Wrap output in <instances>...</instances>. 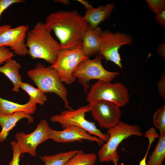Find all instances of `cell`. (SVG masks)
Instances as JSON below:
<instances>
[{
  "instance_id": "cell-6",
  "label": "cell",
  "mask_w": 165,
  "mask_h": 165,
  "mask_svg": "<svg viewBox=\"0 0 165 165\" xmlns=\"http://www.w3.org/2000/svg\"><path fill=\"white\" fill-rule=\"evenodd\" d=\"M102 57L100 55L90 60L87 58L78 65L73 73V75L78 80L85 92L89 88V83L93 79H97L107 82H110L116 76L120 75L119 72H110L105 69L101 63Z\"/></svg>"
},
{
  "instance_id": "cell-32",
  "label": "cell",
  "mask_w": 165,
  "mask_h": 165,
  "mask_svg": "<svg viewBox=\"0 0 165 165\" xmlns=\"http://www.w3.org/2000/svg\"><path fill=\"white\" fill-rule=\"evenodd\" d=\"M149 149L148 148L145 156L143 159L140 161L139 165H147L146 160ZM121 165H125L123 163H122Z\"/></svg>"
},
{
  "instance_id": "cell-11",
  "label": "cell",
  "mask_w": 165,
  "mask_h": 165,
  "mask_svg": "<svg viewBox=\"0 0 165 165\" xmlns=\"http://www.w3.org/2000/svg\"><path fill=\"white\" fill-rule=\"evenodd\" d=\"M50 129L47 122L43 119L39 122L36 129L30 134H27L23 132H17L15 138L20 154L26 153L35 156L37 146L50 139Z\"/></svg>"
},
{
  "instance_id": "cell-28",
  "label": "cell",
  "mask_w": 165,
  "mask_h": 165,
  "mask_svg": "<svg viewBox=\"0 0 165 165\" xmlns=\"http://www.w3.org/2000/svg\"><path fill=\"white\" fill-rule=\"evenodd\" d=\"M158 89L161 96L165 99V74L163 73L157 83Z\"/></svg>"
},
{
  "instance_id": "cell-10",
  "label": "cell",
  "mask_w": 165,
  "mask_h": 165,
  "mask_svg": "<svg viewBox=\"0 0 165 165\" xmlns=\"http://www.w3.org/2000/svg\"><path fill=\"white\" fill-rule=\"evenodd\" d=\"M28 31V25H20L14 28L8 24L0 25V48L9 46L17 55H29L26 43L27 33Z\"/></svg>"
},
{
  "instance_id": "cell-16",
  "label": "cell",
  "mask_w": 165,
  "mask_h": 165,
  "mask_svg": "<svg viewBox=\"0 0 165 165\" xmlns=\"http://www.w3.org/2000/svg\"><path fill=\"white\" fill-rule=\"evenodd\" d=\"M114 7L115 4L112 3L96 8H94L86 11L83 18L90 27L95 28L98 27L100 24L109 17Z\"/></svg>"
},
{
  "instance_id": "cell-4",
  "label": "cell",
  "mask_w": 165,
  "mask_h": 165,
  "mask_svg": "<svg viewBox=\"0 0 165 165\" xmlns=\"http://www.w3.org/2000/svg\"><path fill=\"white\" fill-rule=\"evenodd\" d=\"M27 75L37 86L38 89L44 94H56L63 101L66 108L73 109L69 105L66 88L55 70L50 66L46 67L39 62L33 68L28 72Z\"/></svg>"
},
{
  "instance_id": "cell-17",
  "label": "cell",
  "mask_w": 165,
  "mask_h": 165,
  "mask_svg": "<svg viewBox=\"0 0 165 165\" xmlns=\"http://www.w3.org/2000/svg\"><path fill=\"white\" fill-rule=\"evenodd\" d=\"M21 65L16 60L11 58L4 65L0 67V72L3 73L12 82L13 85V91H19L22 78L19 73Z\"/></svg>"
},
{
  "instance_id": "cell-15",
  "label": "cell",
  "mask_w": 165,
  "mask_h": 165,
  "mask_svg": "<svg viewBox=\"0 0 165 165\" xmlns=\"http://www.w3.org/2000/svg\"><path fill=\"white\" fill-rule=\"evenodd\" d=\"M26 118L28 123L34 121V118L31 115L21 112H16L10 115H4L0 112V126L2 130L0 133V142L6 140L10 131L15 126L17 123L20 119Z\"/></svg>"
},
{
  "instance_id": "cell-24",
  "label": "cell",
  "mask_w": 165,
  "mask_h": 165,
  "mask_svg": "<svg viewBox=\"0 0 165 165\" xmlns=\"http://www.w3.org/2000/svg\"><path fill=\"white\" fill-rule=\"evenodd\" d=\"M146 1L150 9L156 15L165 10L164 0H147Z\"/></svg>"
},
{
  "instance_id": "cell-29",
  "label": "cell",
  "mask_w": 165,
  "mask_h": 165,
  "mask_svg": "<svg viewBox=\"0 0 165 165\" xmlns=\"http://www.w3.org/2000/svg\"><path fill=\"white\" fill-rule=\"evenodd\" d=\"M155 19L156 22L163 27L165 26V10L156 15Z\"/></svg>"
},
{
  "instance_id": "cell-9",
  "label": "cell",
  "mask_w": 165,
  "mask_h": 165,
  "mask_svg": "<svg viewBox=\"0 0 165 165\" xmlns=\"http://www.w3.org/2000/svg\"><path fill=\"white\" fill-rule=\"evenodd\" d=\"M132 42V37L127 34L102 31L100 36V55L104 57L106 61L112 62L121 68L123 66L119 50L121 46L131 45Z\"/></svg>"
},
{
  "instance_id": "cell-18",
  "label": "cell",
  "mask_w": 165,
  "mask_h": 165,
  "mask_svg": "<svg viewBox=\"0 0 165 165\" xmlns=\"http://www.w3.org/2000/svg\"><path fill=\"white\" fill-rule=\"evenodd\" d=\"M36 110V104L29 101L24 104H19L0 97V112L4 115H10L19 112L29 115L34 114Z\"/></svg>"
},
{
  "instance_id": "cell-33",
  "label": "cell",
  "mask_w": 165,
  "mask_h": 165,
  "mask_svg": "<svg viewBox=\"0 0 165 165\" xmlns=\"http://www.w3.org/2000/svg\"><path fill=\"white\" fill-rule=\"evenodd\" d=\"M55 2H59L62 3L65 5H68L70 4V2L67 0H54Z\"/></svg>"
},
{
  "instance_id": "cell-5",
  "label": "cell",
  "mask_w": 165,
  "mask_h": 165,
  "mask_svg": "<svg viewBox=\"0 0 165 165\" xmlns=\"http://www.w3.org/2000/svg\"><path fill=\"white\" fill-rule=\"evenodd\" d=\"M129 100L128 90L122 83H111L100 80L91 86L87 92L86 98L89 103L104 100L112 102L120 107L125 106Z\"/></svg>"
},
{
  "instance_id": "cell-1",
  "label": "cell",
  "mask_w": 165,
  "mask_h": 165,
  "mask_svg": "<svg viewBox=\"0 0 165 165\" xmlns=\"http://www.w3.org/2000/svg\"><path fill=\"white\" fill-rule=\"evenodd\" d=\"M45 24L50 32L53 31L62 49L82 46L88 26L76 10H60L50 13Z\"/></svg>"
},
{
  "instance_id": "cell-2",
  "label": "cell",
  "mask_w": 165,
  "mask_h": 165,
  "mask_svg": "<svg viewBox=\"0 0 165 165\" xmlns=\"http://www.w3.org/2000/svg\"><path fill=\"white\" fill-rule=\"evenodd\" d=\"M26 46L33 59H42L51 65L56 61L62 48L52 37L45 24L37 23L27 33Z\"/></svg>"
},
{
  "instance_id": "cell-8",
  "label": "cell",
  "mask_w": 165,
  "mask_h": 165,
  "mask_svg": "<svg viewBox=\"0 0 165 165\" xmlns=\"http://www.w3.org/2000/svg\"><path fill=\"white\" fill-rule=\"evenodd\" d=\"M87 58L81 46L63 49L59 52L55 62L50 66L56 71L62 82L70 84L76 79L73 72L79 64Z\"/></svg>"
},
{
  "instance_id": "cell-23",
  "label": "cell",
  "mask_w": 165,
  "mask_h": 165,
  "mask_svg": "<svg viewBox=\"0 0 165 165\" xmlns=\"http://www.w3.org/2000/svg\"><path fill=\"white\" fill-rule=\"evenodd\" d=\"M152 121L154 126L160 131V134H165V104L153 113Z\"/></svg>"
},
{
  "instance_id": "cell-30",
  "label": "cell",
  "mask_w": 165,
  "mask_h": 165,
  "mask_svg": "<svg viewBox=\"0 0 165 165\" xmlns=\"http://www.w3.org/2000/svg\"><path fill=\"white\" fill-rule=\"evenodd\" d=\"M157 53L163 59L165 58V43L160 44L157 48Z\"/></svg>"
},
{
  "instance_id": "cell-19",
  "label": "cell",
  "mask_w": 165,
  "mask_h": 165,
  "mask_svg": "<svg viewBox=\"0 0 165 165\" xmlns=\"http://www.w3.org/2000/svg\"><path fill=\"white\" fill-rule=\"evenodd\" d=\"M154 150L148 158L147 165H162L165 158V134L160 135Z\"/></svg>"
},
{
  "instance_id": "cell-26",
  "label": "cell",
  "mask_w": 165,
  "mask_h": 165,
  "mask_svg": "<svg viewBox=\"0 0 165 165\" xmlns=\"http://www.w3.org/2000/svg\"><path fill=\"white\" fill-rule=\"evenodd\" d=\"M12 147L13 157L10 165H20V156L21 155L16 142L14 141L11 142Z\"/></svg>"
},
{
  "instance_id": "cell-3",
  "label": "cell",
  "mask_w": 165,
  "mask_h": 165,
  "mask_svg": "<svg viewBox=\"0 0 165 165\" xmlns=\"http://www.w3.org/2000/svg\"><path fill=\"white\" fill-rule=\"evenodd\" d=\"M138 125H131L120 121L115 126L108 129L107 133L109 138L99 150L98 157L101 163L112 161L117 165L119 157L117 152L119 145L124 140L134 135L141 137L143 134Z\"/></svg>"
},
{
  "instance_id": "cell-7",
  "label": "cell",
  "mask_w": 165,
  "mask_h": 165,
  "mask_svg": "<svg viewBox=\"0 0 165 165\" xmlns=\"http://www.w3.org/2000/svg\"><path fill=\"white\" fill-rule=\"evenodd\" d=\"M90 111V107L88 104L80 106L75 110L68 109L62 111L58 114L52 116L50 120L59 123L63 129L70 125L79 126L84 129L90 134L95 135L104 142L107 141L109 135L102 133L97 127L94 122L89 121L85 119L86 113Z\"/></svg>"
},
{
  "instance_id": "cell-25",
  "label": "cell",
  "mask_w": 165,
  "mask_h": 165,
  "mask_svg": "<svg viewBox=\"0 0 165 165\" xmlns=\"http://www.w3.org/2000/svg\"><path fill=\"white\" fill-rule=\"evenodd\" d=\"M14 53L10 50L6 46L0 48V65L4 62H6L12 58L14 56Z\"/></svg>"
},
{
  "instance_id": "cell-20",
  "label": "cell",
  "mask_w": 165,
  "mask_h": 165,
  "mask_svg": "<svg viewBox=\"0 0 165 165\" xmlns=\"http://www.w3.org/2000/svg\"><path fill=\"white\" fill-rule=\"evenodd\" d=\"M97 156L94 153H85L82 149L70 159L65 165H94Z\"/></svg>"
},
{
  "instance_id": "cell-12",
  "label": "cell",
  "mask_w": 165,
  "mask_h": 165,
  "mask_svg": "<svg viewBox=\"0 0 165 165\" xmlns=\"http://www.w3.org/2000/svg\"><path fill=\"white\" fill-rule=\"evenodd\" d=\"M93 118L101 127L108 129L120 121L121 112L120 107L108 101L98 100L89 103Z\"/></svg>"
},
{
  "instance_id": "cell-34",
  "label": "cell",
  "mask_w": 165,
  "mask_h": 165,
  "mask_svg": "<svg viewBox=\"0 0 165 165\" xmlns=\"http://www.w3.org/2000/svg\"><path fill=\"white\" fill-rule=\"evenodd\" d=\"M23 165H24V164H23ZM27 165H30L29 163H28Z\"/></svg>"
},
{
  "instance_id": "cell-27",
  "label": "cell",
  "mask_w": 165,
  "mask_h": 165,
  "mask_svg": "<svg viewBox=\"0 0 165 165\" xmlns=\"http://www.w3.org/2000/svg\"><path fill=\"white\" fill-rule=\"evenodd\" d=\"M24 0H0V19L2 13L13 4L25 2Z\"/></svg>"
},
{
  "instance_id": "cell-22",
  "label": "cell",
  "mask_w": 165,
  "mask_h": 165,
  "mask_svg": "<svg viewBox=\"0 0 165 165\" xmlns=\"http://www.w3.org/2000/svg\"><path fill=\"white\" fill-rule=\"evenodd\" d=\"M20 88L29 95L30 97L29 101L33 103L42 105L47 100V96L44 93L28 82H22Z\"/></svg>"
},
{
  "instance_id": "cell-21",
  "label": "cell",
  "mask_w": 165,
  "mask_h": 165,
  "mask_svg": "<svg viewBox=\"0 0 165 165\" xmlns=\"http://www.w3.org/2000/svg\"><path fill=\"white\" fill-rule=\"evenodd\" d=\"M78 150H71L60 152L53 155L44 156L41 158L45 165H65Z\"/></svg>"
},
{
  "instance_id": "cell-31",
  "label": "cell",
  "mask_w": 165,
  "mask_h": 165,
  "mask_svg": "<svg viewBox=\"0 0 165 165\" xmlns=\"http://www.w3.org/2000/svg\"><path fill=\"white\" fill-rule=\"evenodd\" d=\"M77 1L81 3L85 7L87 10L94 8L93 6L90 4L87 1L83 0H78Z\"/></svg>"
},
{
  "instance_id": "cell-13",
  "label": "cell",
  "mask_w": 165,
  "mask_h": 165,
  "mask_svg": "<svg viewBox=\"0 0 165 165\" xmlns=\"http://www.w3.org/2000/svg\"><path fill=\"white\" fill-rule=\"evenodd\" d=\"M50 139L59 143H68L76 141L81 142L82 140L97 142L99 146L104 144V141L101 139L91 135L84 129L75 125H70L63 130L57 131L50 128Z\"/></svg>"
},
{
  "instance_id": "cell-14",
  "label": "cell",
  "mask_w": 165,
  "mask_h": 165,
  "mask_svg": "<svg viewBox=\"0 0 165 165\" xmlns=\"http://www.w3.org/2000/svg\"><path fill=\"white\" fill-rule=\"evenodd\" d=\"M102 31L100 27L93 28L88 25L82 45V52L87 58L99 53L100 36Z\"/></svg>"
}]
</instances>
